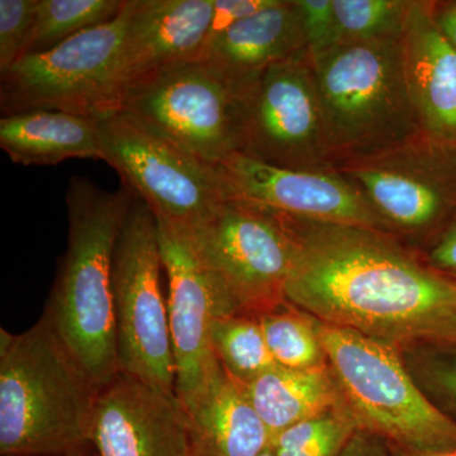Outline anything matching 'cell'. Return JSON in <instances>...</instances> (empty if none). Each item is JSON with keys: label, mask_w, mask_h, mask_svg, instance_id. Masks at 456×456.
Wrapping results in <instances>:
<instances>
[{"label": "cell", "mask_w": 456, "mask_h": 456, "mask_svg": "<svg viewBox=\"0 0 456 456\" xmlns=\"http://www.w3.org/2000/svg\"><path fill=\"white\" fill-rule=\"evenodd\" d=\"M275 215L296 242L285 287L294 307L399 351L456 342V279L430 268L398 237Z\"/></svg>", "instance_id": "obj_1"}, {"label": "cell", "mask_w": 456, "mask_h": 456, "mask_svg": "<svg viewBox=\"0 0 456 456\" xmlns=\"http://www.w3.org/2000/svg\"><path fill=\"white\" fill-rule=\"evenodd\" d=\"M136 194L110 191L86 176L66 188L68 244L42 316L95 389L121 371L113 307V261Z\"/></svg>", "instance_id": "obj_2"}, {"label": "cell", "mask_w": 456, "mask_h": 456, "mask_svg": "<svg viewBox=\"0 0 456 456\" xmlns=\"http://www.w3.org/2000/svg\"><path fill=\"white\" fill-rule=\"evenodd\" d=\"M0 331V455H70L86 444L97 389L46 317Z\"/></svg>", "instance_id": "obj_3"}, {"label": "cell", "mask_w": 456, "mask_h": 456, "mask_svg": "<svg viewBox=\"0 0 456 456\" xmlns=\"http://www.w3.org/2000/svg\"><path fill=\"white\" fill-rule=\"evenodd\" d=\"M311 60L336 165L380 154L424 132L401 40L341 42Z\"/></svg>", "instance_id": "obj_4"}, {"label": "cell", "mask_w": 456, "mask_h": 456, "mask_svg": "<svg viewBox=\"0 0 456 456\" xmlns=\"http://www.w3.org/2000/svg\"><path fill=\"white\" fill-rule=\"evenodd\" d=\"M314 320L329 367L360 430L399 448L456 445L455 422L419 389L401 351L353 330Z\"/></svg>", "instance_id": "obj_5"}, {"label": "cell", "mask_w": 456, "mask_h": 456, "mask_svg": "<svg viewBox=\"0 0 456 456\" xmlns=\"http://www.w3.org/2000/svg\"><path fill=\"white\" fill-rule=\"evenodd\" d=\"M180 230L220 284L232 316L260 317L288 302L297 248L275 213L224 200L197 226Z\"/></svg>", "instance_id": "obj_6"}, {"label": "cell", "mask_w": 456, "mask_h": 456, "mask_svg": "<svg viewBox=\"0 0 456 456\" xmlns=\"http://www.w3.org/2000/svg\"><path fill=\"white\" fill-rule=\"evenodd\" d=\"M132 8L127 0L110 22L27 55L0 75L2 117L61 110L99 118L118 110L116 70Z\"/></svg>", "instance_id": "obj_7"}, {"label": "cell", "mask_w": 456, "mask_h": 456, "mask_svg": "<svg viewBox=\"0 0 456 456\" xmlns=\"http://www.w3.org/2000/svg\"><path fill=\"white\" fill-rule=\"evenodd\" d=\"M158 222L134 196L113 261V307L121 371L175 392L167 299Z\"/></svg>", "instance_id": "obj_8"}, {"label": "cell", "mask_w": 456, "mask_h": 456, "mask_svg": "<svg viewBox=\"0 0 456 456\" xmlns=\"http://www.w3.org/2000/svg\"><path fill=\"white\" fill-rule=\"evenodd\" d=\"M118 110L212 167L241 149V97L200 60L134 84Z\"/></svg>", "instance_id": "obj_9"}, {"label": "cell", "mask_w": 456, "mask_h": 456, "mask_svg": "<svg viewBox=\"0 0 456 456\" xmlns=\"http://www.w3.org/2000/svg\"><path fill=\"white\" fill-rule=\"evenodd\" d=\"M336 169L360 189L399 240L439 235L456 215V141L421 132L380 154Z\"/></svg>", "instance_id": "obj_10"}, {"label": "cell", "mask_w": 456, "mask_h": 456, "mask_svg": "<svg viewBox=\"0 0 456 456\" xmlns=\"http://www.w3.org/2000/svg\"><path fill=\"white\" fill-rule=\"evenodd\" d=\"M103 161L121 175L156 220L189 230L224 202L215 167L183 151L128 114L98 118Z\"/></svg>", "instance_id": "obj_11"}, {"label": "cell", "mask_w": 456, "mask_h": 456, "mask_svg": "<svg viewBox=\"0 0 456 456\" xmlns=\"http://www.w3.org/2000/svg\"><path fill=\"white\" fill-rule=\"evenodd\" d=\"M239 154L285 169H335L310 53L272 66L242 95Z\"/></svg>", "instance_id": "obj_12"}, {"label": "cell", "mask_w": 456, "mask_h": 456, "mask_svg": "<svg viewBox=\"0 0 456 456\" xmlns=\"http://www.w3.org/2000/svg\"><path fill=\"white\" fill-rule=\"evenodd\" d=\"M215 169L226 200L251 204L298 220L389 232L364 194L336 167L285 169L250 156L233 154L215 165Z\"/></svg>", "instance_id": "obj_13"}, {"label": "cell", "mask_w": 456, "mask_h": 456, "mask_svg": "<svg viewBox=\"0 0 456 456\" xmlns=\"http://www.w3.org/2000/svg\"><path fill=\"white\" fill-rule=\"evenodd\" d=\"M164 270L169 281V327L175 362V395L189 403L220 368L211 342L213 320L230 316L216 278L180 228L158 221Z\"/></svg>", "instance_id": "obj_14"}, {"label": "cell", "mask_w": 456, "mask_h": 456, "mask_svg": "<svg viewBox=\"0 0 456 456\" xmlns=\"http://www.w3.org/2000/svg\"><path fill=\"white\" fill-rule=\"evenodd\" d=\"M86 443L97 456H196L175 392L125 371L98 389Z\"/></svg>", "instance_id": "obj_15"}, {"label": "cell", "mask_w": 456, "mask_h": 456, "mask_svg": "<svg viewBox=\"0 0 456 456\" xmlns=\"http://www.w3.org/2000/svg\"><path fill=\"white\" fill-rule=\"evenodd\" d=\"M215 0H134L118 65V107L134 84L197 61L211 33Z\"/></svg>", "instance_id": "obj_16"}, {"label": "cell", "mask_w": 456, "mask_h": 456, "mask_svg": "<svg viewBox=\"0 0 456 456\" xmlns=\"http://www.w3.org/2000/svg\"><path fill=\"white\" fill-rule=\"evenodd\" d=\"M303 53L308 51L296 3L278 0L209 38L200 61L242 97L269 68Z\"/></svg>", "instance_id": "obj_17"}, {"label": "cell", "mask_w": 456, "mask_h": 456, "mask_svg": "<svg viewBox=\"0 0 456 456\" xmlns=\"http://www.w3.org/2000/svg\"><path fill=\"white\" fill-rule=\"evenodd\" d=\"M401 49L422 131L456 141V51L437 28L431 2L412 0Z\"/></svg>", "instance_id": "obj_18"}, {"label": "cell", "mask_w": 456, "mask_h": 456, "mask_svg": "<svg viewBox=\"0 0 456 456\" xmlns=\"http://www.w3.org/2000/svg\"><path fill=\"white\" fill-rule=\"evenodd\" d=\"M183 407L198 456H259L270 448L268 428L221 364L203 391Z\"/></svg>", "instance_id": "obj_19"}, {"label": "cell", "mask_w": 456, "mask_h": 456, "mask_svg": "<svg viewBox=\"0 0 456 456\" xmlns=\"http://www.w3.org/2000/svg\"><path fill=\"white\" fill-rule=\"evenodd\" d=\"M0 147L13 163L49 167L69 159L103 160L98 118L32 110L0 119Z\"/></svg>", "instance_id": "obj_20"}, {"label": "cell", "mask_w": 456, "mask_h": 456, "mask_svg": "<svg viewBox=\"0 0 456 456\" xmlns=\"http://www.w3.org/2000/svg\"><path fill=\"white\" fill-rule=\"evenodd\" d=\"M272 434L346 406L330 367L296 370L275 365L248 384H240Z\"/></svg>", "instance_id": "obj_21"}, {"label": "cell", "mask_w": 456, "mask_h": 456, "mask_svg": "<svg viewBox=\"0 0 456 456\" xmlns=\"http://www.w3.org/2000/svg\"><path fill=\"white\" fill-rule=\"evenodd\" d=\"M211 342L221 367L239 384H248L277 365L259 317L248 314L213 320Z\"/></svg>", "instance_id": "obj_22"}, {"label": "cell", "mask_w": 456, "mask_h": 456, "mask_svg": "<svg viewBox=\"0 0 456 456\" xmlns=\"http://www.w3.org/2000/svg\"><path fill=\"white\" fill-rule=\"evenodd\" d=\"M264 336L277 365L296 370L329 367L314 320L289 302L259 317Z\"/></svg>", "instance_id": "obj_23"}, {"label": "cell", "mask_w": 456, "mask_h": 456, "mask_svg": "<svg viewBox=\"0 0 456 456\" xmlns=\"http://www.w3.org/2000/svg\"><path fill=\"white\" fill-rule=\"evenodd\" d=\"M127 0H37L28 53H44L77 33L114 20ZM26 55V56H27Z\"/></svg>", "instance_id": "obj_24"}, {"label": "cell", "mask_w": 456, "mask_h": 456, "mask_svg": "<svg viewBox=\"0 0 456 456\" xmlns=\"http://www.w3.org/2000/svg\"><path fill=\"white\" fill-rule=\"evenodd\" d=\"M358 430L349 408L338 407L274 435L270 448L275 456H338Z\"/></svg>", "instance_id": "obj_25"}, {"label": "cell", "mask_w": 456, "mask_h": 456, "mask_svg": "<svg viewBox=\"0 0 456 456\" xmlns=\"http://www.w3.org/2000/svg\"><path fill=\"white\" fill-rule=\"evenodd\" d=\"M411 0H334L341 42L401 40Z\"/></svg>", "instance_id": "obj_26"}, {"label": "cell", "mask_w": 456, "mask_h": 456, "mask_svg": "<svg viewBox=\"0 0 456 456\" xmlns=\"http://www.w3.org/2000/svg\"><path fill=\"white\" fill-rule=\"evenodd\" d=\"M401 355L428 401L456 424V342L419 345Z\"/></svg>", "instance_id": "obj_27"}, {"label": "cell", "mask_w": 456, "mask_h": 456, "mask_svg": "<svg viewBox=\"0 0 456 456\" xmlns=\"http://www.w3.org/2000/svg\"><path fill=\"white\" fill-rule=\"evenodd\" d=\"M37 0H0V75L28 53Z\"/></svg>", "instance_id": "obj_28"}, {"label": "cell", "mask_w": 456, "mask_h": 456, "mask_svg": "<svg viewBox=\"0 0 456 456\" xmlns=\"http://www.w3.org/2000/svg\"><path fill=\"white\" fill-rule=\"evenodd\" d=\"M301 17L305 46L311 57L340 44L334 0H294Z\"/></svg>", "instance_id": "obj_29"}, {"label": "cell", "mask_w": 456, "mask_h": 456, "mask_svg": "<svg viewBox=\"0 0 456 456\" xmlns=\"http://www.w3.org/2000/svg\"><path fill=\"white\" fill-rule=\"evenodd\" d=\"M278 0H215L209 38L245 18L277 4Z\"/></svg>", "instance_id": "obj_30"}, {"label": "cell", "mask_w": 456, "mask_h": 456, "mask_svg": "<svg viewBox=\"0 0 456 456\" xmlns=\"http://www.w3.org/2000/svg\"><path fill=\"white\" fill-rule=\"evenodd\" d=\"M424 260L436 272L456 278V215L432 241Z\"/></svg>", "instance_id": "obj_31"}, {"label": "cell", "mask_w": 456, "mask_h": 456, "mask_svg": "<svg viewBox=\"0 0 456 456\" xmlns=\"http://www.w3.org/2000/svg\"><path fill=\"white\" fill-rule=\"evenodd\" d=\"M338 456H392L391 444L371 432L358 430Z\"/></svg>", "instance_id": "obj_32"}, {"label": "cell", "mask_w": 456, "mask_h": 456, "mask_svg": "<svg viewBox=\"0 0 456 456\" xmlns=\"http://www.w3.org/2000/svg\"><path fill=\"white\" fill-rule=\"evenodd\" d=\"M431 12L437 28L456 51V2H431Z\"/></svg>", "instance_id": "obj_33"}, {"label": "cell", "mask_w": 456, "mask_h": 456, "mask_svg": "<svg viewBox=\"0 0 456 456\" xmlns=\"http://www.w3.org/2000/svg\"><path fill=\"white\" fill-rule=\"evenodd\" d=\"M392 456H456V445L435 449H406L391 445Z\"/></svg>", "instance_id": "obj_34"}, {"label": "cell", "mask_w": 456, "mask_h": 456, "mask_svg": "<svg viewBox=\"0 0 456 456\" xmlns=\"http://www.w3.org/2000/svg\"><path fill=\"white\" fill-rule=\"evenodd\" d=\"M68 456H97L95 454L94 450H93L92 446L89 445L88 443L84 444L83 446H80L79 449L75 450V452H71L70 455Z\"/></svg>", "instance_id": "obj_35"}, {"label": "cell", "mask_w": 456, "mask_h": 456, "mask_svg": "<svg viewBox=\"0 0 456 456\" xmlns=\"http://www.w3.org/2000/svg\"><path fill=\"white\" fill-rule=\"evenodd\" d=\"M259 456H275L274 452H273L272 448L266 449L265 452H263V454Z\"/></svg>", "instance_id": "obj_36"}, {"label": "cell", "mask_w": 456, "mask_h": 456, "mask_svg": "<svg viewBox=\"0 0 456 456\" xmlns=\"http://www.w3.org/2000/svg\"><path fill=\"white\" fill-rule=\"evenodd\" d=\"M33 456H55V455H33Z\"/></svg>", "instance_id": "obj_37"}, {"label": "cell", "mask_w": 456, "mask_h": 456, "mask_svg": "<svg viewBox=\"0 0 456 456\" xmlns=\"http://www.w3.org/2000/svg\"><path fill=\"white\" fill-rule=\"evenodd\" d=\"M196 456H198V455H196Z\"/></svg>", "instance_id": "obj_38"}, {"label": "cell", "mask_w": 456, "mask_h": 456, "mask_svg": "<svg viewBox=\"0 0 456 456\" xmlns=\"http://www.w3.org/2000/svg\"><path fill=\"white\" fill-rule=\"evenodd\" d=\"M456 279V278H455Z\"/></svg>", "instance_id": "obj_39"}]
</instances>
